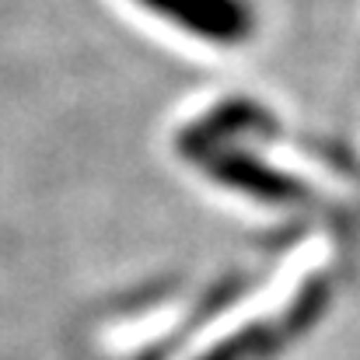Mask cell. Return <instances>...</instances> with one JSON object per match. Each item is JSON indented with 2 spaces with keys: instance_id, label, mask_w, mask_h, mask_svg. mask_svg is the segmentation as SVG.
Returning <instances> with one entry per match:
<instances>
[{
  "instance_id": "cell-1",
  "label": "cell",
  "mask_w": 360,
  "mask_h": 360,
  "mask_svg": "<svg viewBox=\"0 0 360 360\" xmlns=\"http://www.w3.org/2000/svg\"><path fill=\"white\" fill-rule=\"evenodd\" d=\"M147 11L175 21L189 35L217 46H238L255 32V11L248 0H136Z\"/></svg>"
}]
</instances>
